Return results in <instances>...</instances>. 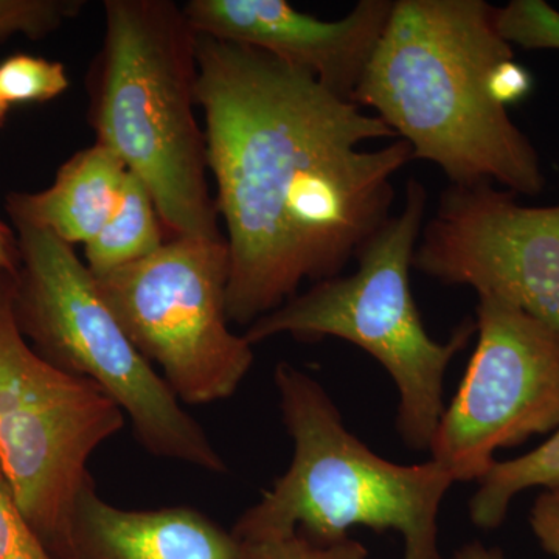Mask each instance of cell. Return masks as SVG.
Wrapping results in <instances>:
<instances>
[{
  "label": "cell",
  "mask_w": 559,
  "mask_h": 559,
  "mask_svg": "<svg viewBox=\"0 0 559 559\" xmlns=\"http://www.w3.org/2000/svg\"><path fill=\"white\" fill-rule=\"evenodd\" d=\"M103 10L87 76L97 142L145 183L170 238H226L197 117V32L173 0H105Z\"/></svg>",
  "instance_id": "3957f363"
},
{
  "label": "cell",
  "mask_w": 559,
  "mask_h": 559,
  "mask_svg": "<svg viewBox=\"0 0 559 559\" xmlns=\"http://www.w3.org/2000/svg\"><path fill=\"white\" fill-rule=\"evenodd\" d=\"M535 487H559V428L546 443L522 457L492 463L471 499V521L484 530L498 528L513 499Z\"/></svg>",
  "instance_id": "9a60e30c"
},
{
  "label": "cell",
  "mask_w": 559,
  "mask_h": 559,
  "mask_svg": "<svg viewBox=\"0 0 559 559\" xmlns=\"http://www.w3.org/2000/svg\"><path fill=\"white\" fill-rule=\"evenodd\" d=\"M498 28L511 46L559 50V11L544 0H511L498 7Z\"/></svg>",
  "instance_id": "ac0fdd59"
},
{
  "label": "cell",
  "mask_w": 559,
  "mask_h": 559,
  "mask_svg": "<svg viewBox=\"0 0 559 559\" xmlns=\"http://www.w3.org/2000/svg\"><path fill=\"white\" fill-rule=\"evenodd\" d=\"M84 0H0V44L14 36L43 39L80 16Z\"/></svg>",
  "instance_id": "e0dca14e"
},
{
  "label": "cell",
  "mask_w": 559,
  "mask_h": 559,
  "mask_svg": "<svg viewBox=\"0 0 559 559\" xmlns=\"http://www.w3.org/2000/svg\"><path fill=\"white\" fill-rule=\"evenodd\" d=\"M11 106L9 103H5L0 98V128L3 127V123L7 121V117H9Z\"/></svg>",
  "instance_id": "d4e9b609"
},
{
  "label": "cell",
  "mask_w": 559,
  "mask_h": 559,
  "mask_svg": "<svg viewBox=\"0 0 559 559\" xmlns=\"http://www.w3.org/2000/svg\"><path fill=\"white\" fill-rule=\"evenodd\" d=\"M198 106L230 249L227 314L250 325L337 277L392 218L409 143L310 73L197 33Z\"/></svg>",
  "instance_id": "6da1fadb"
},
{
  "label": "cell",
  "mask_w": 559,
  "mask_h": 559,
  "mask_svg": "<svg viewBox=\"0 0 559 559\" xmlns=\"http://www.w3.org/2000/svg\"><path fill=\"white\" fill-rule=\"evenodd\" d=\"M14 229L21 253L14 312L32 347L57 369L97 384L154 457L226 473V460L132 345L73 246L28 224Z\"/></svg>",
  "instance_id": "8992f818"
},
{
  "label": "cell",
  "mask_w": 559,
  "mask_h": 559,
  "mask_svg": "<svg viewBox=\"0 0 559 559\" xmlns=\"http://www.w3.org/2000/svg\"><path fill=\"white\" fill-rule=\"evenodd\" d=\"M64 64L35 55H11L0 62V98L10 106L46 103L69 90Z\"/></svg>",
  "instance_id": "2e32d148"
},
{
  "label": "cell",
  "mask_w": 559,
  "mask_h": 559,
  "mask_svg": "<svg viewBox=\"0 0 559 559\" xmlns=\"http://www.w3.org/2000/svg\"><path fill=\"white\" fill-rule=\"evenodd\" d=\"M426 210L425 183L407 180L403 207L360 250L352 274L314 283L245 333L250 345L290 334L301 341L337 337L369 353L395 382L396 430L415 451H429L447 409L448 367L476 333V322L465 320L450 340L439 342L419 316L411 270Z\"/></svg>",
  "instance_id": "5b68a950"
},
{
  "label": "cell",
  "mask_w": 559,
  "mask_h": 559,
  "mask_svg": "<svg viewBox=\"0 0 559 559\" xmlns=\"http://www.w3.org/2000/svg\"><path fill=\"white\" fill-rule=\"evenodd\" d=\"M477 345L429 452L454 481H480L496 451L559 428V329L479 299Z\"/></svg>",
  "instance_id": "9c48e42d"
},
{
  "label": "cell",
  "mask_w": 559,
  "mask_h": 559,
  "mask_svg": "<svg viewBox=\"0 0 559 559\" xmlns=\"http://www.w3.org/2000/svg\"><path fill=\"white\" fill-rule=\"evenodd\" d=\"M16 274L0 267V466L22 513L55 559H66L70 513L94 452L123 429V411L25 340Z\"/></svg>",
  "instance_id": "52a82bcc"
},
{
  "label": "cell",
  "mask_w": 559,
  "mask_h": 559,
  "mask_svg": "<svg viewBox=\"0 0 559 559\" xmlns=\"http://www.w3.org/2000/svg\"><path fill=\"white\" fill-rule=\"evenodd\" d=\"M182 9L198 35L264 51L353 103L393 2L360 0L336 21L301 13L286 0H189Z\"/></svg>",
  "instance_id": "8fae6325"
},
{
  "label": "cell",
  "mask_w": 559,
  "mask_h": 559,
  "mask_svg": "<svg viewBox=\"0 0 559 559\" xmlns=\"http://www.w3.org/2000/svg\"><path fill=\"white\" fill-rule=\"evenodd\" d=\"M532 84V76L527 70L516 61L510 60L495 69L491 80H489V91L496 102L509 108L510 105L522 100L528 94Z\"/></svg>",
  "instance_id": "7402d4cb"
},
{
  "label": "cell",
  "mask_w": 559,
  "mask_h": 559,
  "mask_svg": "<svg viewBox=\"0 0 559 559\" xmlns=\"http://www.w3.org/2000/svg\"><path fill=\"white\" fill-rule=\"evenodd\" d=\"M274 382L293 462L231 533L240 540L300 533L330 544L364 525L401 533L404 559H441L439 513L455 484L448 471L433 460L400 465L380 457L345 428L322 384L289 362L275 367Z\"/></svg>",
  "instance_id": "277c9868"
},
{
  "label": "cell",
  "mask_w": 559,
  "mask_h": 559,
  "mask_svg": "<svg viewBox=\"0 0 559 559\" xmlns=\"http://www.w3.org/2000/svg\"><path fill=\"white\" fill-rule=\"evenodd\" d=\"M132 345L180 403L234 396L253 366V345L230 330L226 238L176 237L148 259L94 275Z\"/></svg>",
  "instance_id": "ba28073f"
},
{
  "label": "cell",
  "mask_w": 559,
  "mask_h": 559,
  "mask_svg": "<svg viewBox=\"0 0 559 559\" xmlns=\"http://www.w3.org/2000/svg\"><path fill=\"white\" fill-rule=\"evenodd\" d=\"M530 525L543 549L559 559V487L544 489L536 498Z\"/></svg>",
  "instance_id": "44dd1931"
},
{
  "label": "cell",
  "mask_w": 559,
  "mask_h": 559,
  "mask_svg": "<svg viewBox=\"0 0 559 559\" xmlns=\"http://www.w3.org/2000/svg\"><path fill=\"white\" fill-rule=\"evenodd\" d=\"M248 559H367L369 550L353 538L320 544L300 533L241 540Z\"/></svg>",
  "instance_id": "d6986e66"
},
{
  "label": "cell",
  "mask_w": 559,
  "mask_h": 559,
  "mask_svg": "<svg viewBox=\"0 0 559 559\" xmlns=\"http://www.w3.org/2000/svg\"><path fill=\"white\" fill-rule=\"evenodd\" d=\"M0 559H55L22 513L0 466Z\"/></svg>",
  "instance_id": "ffe728a7"
},
{
  "label": "cell",
  "mask_w": 559,
  "mask_h": 559,
  "mask_svg": "<svg viewBox=\"0 0 559 559\" xmlns=\"http://www.w3.org/2000/svg\"><path fill=\"white\" fill-rule=\"evenodd\" d=\"M21 264L20 242L17 235L0 221V267L17 272Z\"/></svg>",
  "instance_id": "603a6c76"
},
{
  "label": "cell",
  "mask_w": 559,
  "mask_h": 559,
  "mask_svg": "<svg viewBox=\"0 0 559 559\" xmlns=\"http://www.w3.org/2000/svg\"><path fill=\"white\" fill-rule=\"evenodd\" d=\"M165 231L150 190L128 171L119 204L103 229L84 246L86 266L92 274L102 275L148 259L167 242Z\"/></svg>",
  "instance_id": "5bb4252c"
},
{
  "label": "cell",
  "mask_w": 559,
  "mask_h": 559,
  "mask_svg": "<svg viewBox=\"0 0 559 559\" xmlns=\"http://www.w3.org/2000/svg\"><path fill=\"white\" fill-rule=\"evenodd\" d=\"M510 60L498 7L396 0L353 103L373 109L450 186L492 183L538 197L546 189L538 151L489 91L495 69Z\"/></svg>",
  "instance_id": "7a4b0ae2"
},
{
  "label": "cell",
  "mask_w": 559,
  "mask_h": 559,
  "mask_svg": "<svg viewBox=\"0 0 559 559\" xmlns=\"http://www.w3.org/2000/svg\"><path fill=\"white\" fill-rule=\"evenodd\" d=\"M451 559H506L499 549H487L480 543H471L462 547Z\"/></svg>",
  "instance_id": "cb8c5ba5"
},
{
  "label": "cell",
  "mask_w": 559,
  "mask_h": 559,
  "mask_svg": "<svg viewBox=\"0 0 559 559\" xmlns=\"http://www.w3.org/2000/svg\"><path fill=\"white\" fill-rule=\"evenodd\" d=\"M66 559H248L234 533L191 507L124 510L98 495L94 477L70 513Z\"/></svg>",
  "instance_id": "7c38bea8"
},
{
  "label": "cell",
  "mask_w": 559,
  "mask_h": 559,
  "mask_svg": "<svg viewBox=\"0 0 559 559\" xmlns=\"http://www.w3.org/2000/svg\"><path fill=\"white\" fill-rule=\"evenodd\" d=\"M127 175L120 157L95 142L61 165L49 189L7 194V213L13 224L49 230L70 246H86L119 204Z\"/></svg>",
  "instance_id": "4fadbf2b"
},
{
  "label": "cell",
  "mask_w": 559,
  "mask_h": 559,
  "mask_svg": "<svg viewBox=\"0 0 559 559\" xmlns=\"http://www.w3.org/2000/svg\"><path fill=\"white\" fill-rule=\"evenodd\" d=\"M414 270L559 329V204L528 207L492 183L450 186L425 221Z\"/></svg>",
  "instance_id": "30bf717a"
}]
</instances>
